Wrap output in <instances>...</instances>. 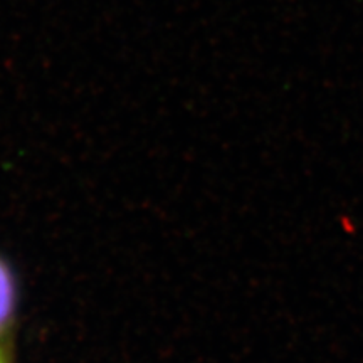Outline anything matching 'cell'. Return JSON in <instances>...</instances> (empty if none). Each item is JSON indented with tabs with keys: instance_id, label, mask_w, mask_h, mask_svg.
Here are the masks:
<instances>
[{
	"instance_id": "cell-2",
	"label": "cell",
	"mask_w": 363,
	"mask_h": 363,
	"mask_svg": "<svg viewBox=\"0 0 363 363\" xmlns=\"http://www.w3.org/2000/svg\"><path fill=\"white\" fill-rule=\"evenodd\" d=\"M0 363H6V357H4L2 350H0Z\"/></svg>"
},
{
	"instance_id": "cell-1",
	"label": "cell",
	"mask_w": 363,
	"mask_h": 363,
	"mask_svg": "<svg viewBox=\"0 0 363 363\" xmlns=\"http://www.w3.org/2000/svg\"><path fill=\"white\" fill-rule=\"evenodd\" d=\"M16 310V281L12 271L0 259V335L11 325Z\"/></svg>"
}]
</instances>
